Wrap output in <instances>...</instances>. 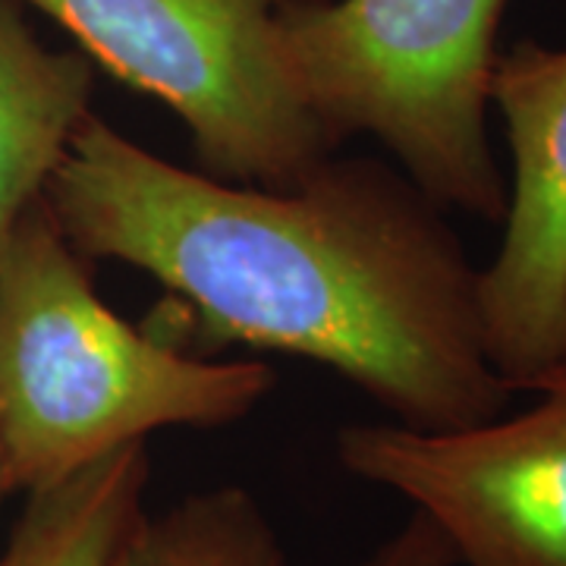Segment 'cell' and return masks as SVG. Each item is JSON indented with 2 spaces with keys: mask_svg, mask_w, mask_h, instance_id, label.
Here are the masks:
<instances>
[{
  "mask_svg": "<svg viewBox=\"0 0 566 566\" xmlns=\"http://www.w3.org/2000/svg\"><path fill=\"white\" fill-rule=\"evenodd\" d=\"M111 566H293L262 501L243 485L186 494L142 513Z\"/></svg>",
  "mask_w": 566,
  "mask_h": 566,
  "instance_id": "9",
  "label": "cell"
},
{
  "mask_svg": "<svg viewBox=\"0 0 566 566\" xmlns=\"http://www.w3.org/2000/svg\"><path fill=\"white\" fill-rule=\"evenodd\" d=\"M41 199L85 262L161 283L199 346L303 356L416 431L488 422L516 397L488 359L482 268L400 167L331 155L293 186H240L92 114Z\"/></svg>",
  "mask_w": 566,
  "mask_h": 566,
  "instance_id": "1",
  "label": "cell"
},
{
  "mask_svg": "<svg viewBox=\"0 0 566 566\" xmlns=\"http://www.w3.org/2000/svg\"><path fill=\"white\" fill-rule=\"evenodd\" d=\"M148 482V444H133L61 485L25 494L0 566H111L145 513Z\"/></svg>",
  "mask_w": 566,
  "mask_h": 566,
  "instance_id": "8",
  "label": "cell"
},
{
  "mask_svg": "<svg viewBox=\"0 0 566 566\" xmlns=\"http://www.w3.org/2000/svg\"><path fill=\"white\" fill-rule=\"evenodd\" d=\"M95 70L85 54L44 48L0 0V249L92 111Z\"/></svg>",
  "mask_w": 566,
  "mask_h": 566,
  "instance_id": "7",
  "label": "cell"
},
{
  "mask_svg": "<svg viewBox=\"0 0 566 566\" xmlns=\"http://www.w3.org/2000/svg\"><path fill=\"white\" fill-rule=\"evenodd\" d=\"M13 494L10 488V475H7V460H3V447H0V504Z\"/></svg>",
  "mask_w": 566,
  "mask_h": 566,
  "instance_id": "11",
  "label": "cell"
},
{
  "mask_svg": "<svg viewBox=\"0 0 566 566\" xmlns=\"http://www.w3.org/2000/svg\"><path fill=\"white\" fill-rule=\"evenodd\" d=\"M356 566H457V554L424 513L412 510L409 520L387 535L381 545Z\"/></svg>",
  "mask_w": 566,
  "mask_h": 566,
  "instance_id": "10",
  "label": "cell"
},
{
  "mask_svg": "<svg viewBox=\"0 0 566 566\" xmlns=\"http://www.w3.org/2000/svg\"><path fill=\"white\" fill-rule=\"evenodd\" d=\"M532 390L523 412L457 431L346 424L334 450L441 528L457 566H566V365Z\"/></svg>",
  "mask_w": 566,
  "mask_h": 566,
  "instance_id": "5",
  "label": "cell"
},
{
  "mask_svg": "<svg viewBox=\"0 0 566 566\" xmlns=\"http://www.w3.org/2000/svg\"><path fill=\"white\" fill-rule=\"evenodd\" d=\"M491 107L510 148L504 237L479 274L488 359L532 390L566 365V48L497 54Z\"/></svg>",
  "mask_w": 566,
  "mask_h": 566,
  "instance_id": "6",
  "label": "cell"
},
{
  "mask_svg": "<svg viewBox=\"0 0 566 566\" xmlns=\"http://www.w3.org/2000/svg\"><path fill=\"white\" fill-rule=\"evenodd\" d=\"M510 0H283V61L331 139L365 133L447 211L501 223L488 133Z\"/></svg>",
  "mask_w": 566,
  "mask_h": 566,
  "instance_id": "3",
  "label": "cell"
},
{
  "mask_svg": "<svg viewBox=\"0 0 566 566\" xmlns=\"http://www.w3.org/2000/svg\"><path fill=\"white\" fill-rule=\"evenodd\" d=\"M44 199L0 249V447L13 494L61 485L161 428L243 422L277 385L262 363H214L102 303Z\"/></svg>",
  "mask_w": 566,
  "mask_h": 566,
  "instance_id": "2",
  "label": "cell"
},
{
  "mask_svg": "<svg viewBox=\"0 0 566 566\" xmlns=\"http://www.w3.org/2000/svg\"><path fill=\"white\" fill-rule=\"evenodd\" d=\"M82 54L186 126L199 170L240 186H293L340 145L283 61V0H17Z\"/></svg>",
  "mask_w": 566,
  "mask_h": 566,
  "instance_id": "4",
  "label": "cell"
}]
</instances>
